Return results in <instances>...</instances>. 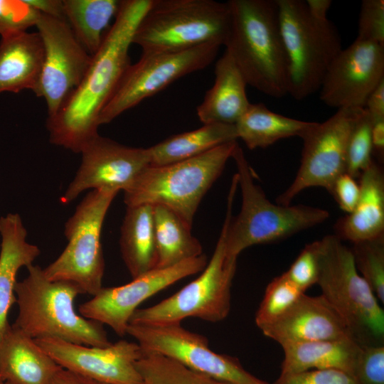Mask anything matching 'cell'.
<instances>
[{"mask_svg":"<svg viewBox=\"0 0 384 384\" xmlns=\"http://www.w3.org/2000/svg\"><path fill=\"white\" fill-rule=\"evenodd\" d=\"M361 110H337L323 122H314L300 138L303 148L297 175L276 199L291 205L294 198L310 187H321L330 194L335 181L346 173L348 139Z\"/></svg>","mask_w":384,"mask_h":384,"instance_id":"cell-13","label":"cell"},{"mask_svg":"<svg viewBox=\"0 0 384 384\" xmlns=\"http://www.w3.org/2000/svg\"><path fill=\"white\" fill-rule=\"evenodd\" d=\"M372 126L370 116L362 110L352 129L346 151V173L354 178H359L373 161Z\"/></svg>","mask_w":384,"mask_h":384,"instance_id":"cell-34","label":"cell"},{"mask_svg":"<svg viewBox=\"0 0 384 384\" xmlns=\"http://www.w3.org/2000/svg\"><path fill=\"white\" fill-rule=\"evenodd\" d=\"M0 384H6V383H4L3 382L0 381Z\"/></svg>","mask_w":384,"mask_h":384,"instance_id":"cell-47","label":"cell"},{"mask_svg":"<svg viewBox=\"0 0 384 384\" xmlns=\"http://www.w3.org/2000/svg\"><path fill=\"white\" fill-rule=\"evenodd\" d=\"M44 48L41 75L33 92L46 103L48 117L58 112L84 77L92 55L67 21L41 14L36 25Z\"/></svg>","mask_w":384,"mask_h":384,"instance_id":"cell-14","label":"cell"},{"mask_svg":"<svg viewBox=\"0 0 384 384\" xmlns=\"http://www.w3.org/2000/svg\"><path fill=\"white\" fill-rule=\"evenodd\" d=\"M364 109L373 122L384 119V79L371 92L366 102Z\"/></svg>","mask_w":384,"mask_h":384,"instance_id":"cell-41","label":"cell"},{"mask_svg":"<svg viewBox=\"0 0 384 384\" xmlns=\"http://www.w3.org/2000/svg\"><path fill=\"white\" fill-rule=\"evenodd\" d=\"M305 4L309 14L315 19L324 21L327 18L332 1L331 0H306Z\"/></svg>","mask_w":384,"mask_h":384,"instance_id":"cell-45","label":"cell"},{"mask_svg":"<svg viewBox=\"0 0 384 384\" xmlns=\"http://www.w3.org/2000/svg\"><path fill=\"white\" fill-rule=\"evenodd\" d=\"M321 240L306 244L284 273L305 292L317 284L320 272Z\"/></svg>","mask_w":384,"mask_h":384,"instance_id":"cell-35","label":"cell"},{"mask_svg":"<svg viewBox=\"0 0 384 384\" xmlns=\"http://www.w3.org/2000/svg\"><path fill=\"white\" fill-rule=\"evenodd\" d=\"M272 384H358L350 374L337 369L310 370L279 375Z\"/></svg>","mask_w":384,"mask_h":384,"instance_id":"cell-39","label":"cell"},{"mask_svg":"<svg viewBox=\"0 0 384 384\" xmlns=\"http://www.w3.org/2000/svg\"><path fill=\"white\" fill-rule=\"evenodd\" d=\"M238 144L233 141L191 159L149 165L124 191V203L127 207L164 206L192 226L202 198L221 175Z\"/></svg>","mask_w":384,"mask_h":384,"instance_id":"cell-5","label":"cell"},{"mask_svg":"<svg viewBox=\"0 0 384 384\" xmlns=\"http://www.w3.org/2000/svg\"><path fill=\"white\" fill-rule=\"evenodd\" d=\"M230 26L228 2L152 0L132 43L142 53L180 52L204 44L224 46Z\"/></svg>","mask_w":384,"mask_h":384,"instance_id":"cell-6","label":"cell"},{"mask_svg":"<svg viewBox=\"0 0 384 384\" xmlns=\"http://www.w3.org/2000/svg\"><path fill=\"white\" fill-rule=\"evenodd\" d=\"M48 384H105L80 373L61 368Z\"/></svg>","mask_w":384,"mask_h":384,"instance_id":"cell-43","label":"cell"},{"mask_svg":"<svg viewBox=\"0 0 384 384\" xmlns=\"http://www.w3.org/2000/svg\"><path fill=\"white\" fill-rule=\"evenodd\" d=\"M383 79L384 46L356 38L330 65L319 98L337 110H363L368 96Z\"/></svg>","mask_w":384,"mask_h":384,"instance_id":"cell-16","label":"cell"},{"mask_svg":"<svg viewBox=\"0 0 384 384\" xmlns=\"http://www.w3.org/2000/svg\"><path fill=\"white\" fill-rule=\"evenodd\" d=\"M147 384H228L195 372L164 356L144 352L136 363Z\"/></svg>","mask_w":384,"mask_h":384,"instance_id":"cell-31","label":"cell"},{"mask_svg":"<svg viewBox=\"0 0 384 384\" xmlns=\"http://www.w3.org/2000/svg\"><path fill=\"white\" fill-rule=\"evenodd\" d=\"M351 250L358 272L383 304L384 235L353 242Z\"/></svg>","mask_w":384,"mask_h":384,"instance_id":"cell-33","label":"cell"},{"mask_svg":"<svg viewBox=\"0 0 384 384\" xmlns=\"http://www.w3.org/2000/svg\"><path fill=\"white\" fill-rule=\"evenodd\" d=\"M127 334L137 341L143 351L164 356L219 381L228 384H270L249 373L236 357L212 351L204 336L186 329L181 324H129Z\"/></svg>","mask_w":384,"mask_h":384,"instance_id":"cell-12","label":"cell"},{"mask_svg":"<svg viewBox=\"0 0 384 384\" xmlns=\"http://www.w3.org/2000/svg\"><path fill=\"white\" fill-rule=\"evenodd\" d=\"M220 47L208 43L180 52L142 53L140 59L130 64L124 73L101 112L100 126L110 123L176 80L206 68L215 60Z\"/></svg>","mask_w":384,"mask_h":384,"instance_id":"cell-11","label":"cell"},{"mask_svg":"<svg viewBox=\"0 0 384 384\" xmlns=\"http://www.w3.org/2000/svg\"><path fill=\"white\" fill-rule=\"evenodd\" d=\"M206 265L207 257L202 254L171 267L153 269L127 284L102 287L80 306L79 312L124 336L132 316L143 302L178 280L201 272Z\"/></svg>","mask_w":384,"mask_h":384,"instance_id":"cell-15","label":"cell"},{"mask_svg":"<svg viewBox=\"0 0 384 384\" xmlns=\"http://www.w3.org/2000/svg\"><path fill=\"white\" fill-rule=\"evenodd\" d=\"M359 180L360 196L355 208L334 225V235L353 243L384 235L383 169L373 161Z\"/></svg>","mask_w":384,"mask_h":384,"instance_id":"cell-22","label":"cell"},{"mask_svg":"<svg viewBox=\"0 0 384 384\" xmlns=\"http://www.w3.org/2000/svg\"><path fill=\"white\" fill-rule=\"evenodd\" d=\"M26 268L28 276L14 287L18 314L13 325L33 339L55 338L99 347L112 343L103 324L75 311V299L83 294L77 284L50 280L38 265Z\"/></svg>","mask_w":384,"mask_h":384,"instance_id":"cell-4","label":"cell"},{"mask_svg":"<svg viewBox=\"0 0 384 384\" xmlns=\"http://www.w3.org/2000/svg\"><path fill=\"white\" fill-rule=\"evenodd\" d=\"M0 250H1V242H0Z\"/></svg>","mask_w":384,"mask_h":384,"instance_id":"cell-48","label":"cell"},{"mask_svg":"<svg viewBox=\"0 0 384 384\" xmlns=\"http://www.w3.org/2000/svg\"><path fill=\"white\" fill-rule=\"evenodd\" d=\"M61 368L14 325L0 339V378L6 384H48Z\"/></svg>","mask_w":384,"mask_h":384,"instance_id":"cell-20","label":"cell"},{"mask_svg":"<svg viewBox=\"0 0 384 384\" xmlns=\"http://www.w3.org/2000/svg\"><path fill=\"white\" fill-rule=\"evenodd\" d=\"M157 252L156 268H165L201 255L203 248L191 233L192 226L171 209L154 206Z\"/></svg>","mask_w":384,"mask_h":384,"instance_id":"cell-29","label":"cell"},{"mask_svg":"<svg viewBox=\"0 0 384 384\" xmlns=\"http://www.w3.org/2000/svg\"><path fill=\"white\" fill-rule=\"evenodd\" d=\"M284 272L267 286L263 298L255 313V321L261 329L285 314L304 294Z\"/></svg>","mask_w":384,"mask_h":384,"instance_id":"cell-32","label":"cell"},{"mask_svg":"<svg viewBox=\"0 0 384 384\" xmlns=\"http://www.w3.org/2000/svg\"><path fill=\"white\" fill-rule=\"evenodd\" d=\"M120 231L122 257L132 279L155 269L157 252L154 206L127 207Z\"/></svg>","mask_w":384,"mask_h":384,"instance_id":"cell-26","label":"cell"},{"mask_svg":"<svg viewBox=\"0 0 384 384\" xmlns=\"http://www.w3.org/2000/svg\"><path fill=\"white\" fill-rule=\"evenodd\" d=\"M26 1L41 14L65 21L63 0H26Z\"/></svg>","mask_w":384,"mask_h":384,"instance_id":"cell-42","label":"cell"},{"mask_svg":"<svg viewBox=\"0 0 384 384\" xmlns=\"http://www.w3.org/2000/svg\"><path fill=\"white\" fill-rule=\"evenodd\" d=\"M44 57L38 32L23 31L1 37L0 41V93L34 91Z\"/></svg>","mask_w":384,"mask_h":384,"instance_id":"cell-24","label":"cell"},{"mask_svg":"<svg viewBox=\"0 0 384 384\" xmlns=\"http://www.w3.org/2000/svg\"><path fill=\"white\" fill-rule=\"evenodd\" d=\"M232 158L237 167L230 187L225 226L228 257L258 244L274 242L326 221L329 213L306 205L272 203L255 182V173L238 144Z\"/></svg>","mask_w":384,"mask_h":384,"instance_id":"cell-2","label":"cell"},{"mask_svg":"<svg viewBox=\"0 0 384 384\" xmlns=\"http://www.w3.org/2000/svg\"><path fill=\"white\" fill-rule=\"evenodd\" d=\"M61 367L105 384H139L136 368L144 351L137 343L120 340L108 346L76 344L55 338L34 339Z\"/></svg>","mask_w":384,"mask_h":384,"instance_id":"cell-18","label":"cell"},{"mask_svg":"<svg viewBox=\"0 0 384 384\" xmlns=\"http://www.w3.org/2000/svg\"><path fill=\"white\" fill-rule=\"evenodd\" d=\"M213 86L197 107V115L203 124H235L250 102L246 94L247 82L227 51L216 61Z\"/></svg>","mask_w":384,"mask_h":384,"instance_id":"cell-23","label":"cell"},{"mask_svg":"<svg viewBox=\"0 0 384 384\" xmlns=\"http://www.w3.org/2000/svg\"><path fill=\"white\" fill-rule=\"evenodd\" d=\"M331 195L340 208L347 214L355 208L360 196V186L354 178L346 173L341 174L334 182Z\"/></svg>","mask_w":384,"mask_h":384,"instance_id":"cell-40","label":"cell"},{"mask_svg":"<svg viewBox=\"0 0 384 384\" xmlns=\"http://www.w3.org/2000/svg\"><path fill=\"white\" fill-rule=\"evenodd\" d=\"M353 378L358 384H384V345L361 347Z\"/></svg>","mask_w":384,"mask_h":384,"instance_id":"cell-38","label":"cell"},{"mask_svg":"<svg viewBox=\"0 0 384 384\" xmlns=\"http://www.w3.org/2000/svg\"><path fill=\"white\" fill-rule=\"evenodd\" d=\"M0 381L2 382L1 378H0Z\"/></svg>","mask_w":384,"mask_h":384,"instance_id":"cell-49","label":"cell"},{"mask_svg":"<svg viewBox=\"0 0 384 384\" xmlns=\"http://www.w3.org/2000/svg\"><path fill=\"white\" fill-rule=\"evenodd\" d=\"M313 122L275 113L263 103H250L235 126L238 139L252 150L268 147L283 139L301 137Z\"/></svg>","mask_w":384,"mask_h":384,"instance_id":"cell-28","label":"cell"},{"mask_svg":"<svg viewBox=\"0 0 384 384\" xmlns=\"http://www.w3.org/2000/svg\"><path fill=\"white\" fill-rule=\"evenodd\" d=\"M107 188L91 190L64 225L68 244L43 272L50 280L77 284L82 293L95 296L102 288L105 260L101 243L107 210L119 193Z\"/></svg>","mask_w":384,"mask_h":384,"instance_id":"cell-9","label":"cell"},{"mask_svg":"<svg viewBox=\"0 0 384 384\" xmlns=\"http://www.w3.org/2000/svg\"><path fill=\"white\" fill-rule=\"evenodd\" d=\"M281 346L319 340L353 338L336 311L321 294H303L273 323L260 329Z\"/></svg>","mask_w":384,"mask_h":384,"instance_id":"cell-19","label":"cell"},{"mask_svg":"<svg viewBox=\"0 0 384 384\" xmlns=\"http://www.w3.org/2000/svg\"><path fill=\"white\" fill-rule=\"evenodd\" d=\"M225 231L223 225L213 255L196 279L156 304L137 309L129 324L165 326L181 324L189 317L210 322L225 319L230 310L237 266V259L226 255Z\"/></svg>","mask_w":384,"mask_h":384,"instance_id":"cell-10","label":"cell"},{"mask_svg":"<svg viewBox=\"0 0 384 384\" xmlns=\"http://www.w3.org/2000/svg\"><path fill=\"white\" fill-rule=\"evenodd\" d=\"M224 43L247 85L279 98L288 94V60L277 0H229Z\"/></svg>","mask_w":384,"mask_h":384,"instance_id":"cell-3","label":"cell"},{"mask_svg":"<svg viewBox=\"0 0 384 384\" xmlns=\"http://www.w3.org/2000/svg\"><path fill=\"white\" fill-rule=\"evenodd\" d=\"M139 384H147V383H146L144 381H143V382H142V383H139Z\"/></svg>","mask_w":384,"mask_h":384,"instance_id":"cell-46","label":"cell"},{"mask_svg":"<svg viewBox=\"0 0 384 384\" xmlns=\"http://www.w3.org/2000/svg\"><path fill=\"white\" fill-rule=\"evenodd\" d=\"M321 295L336 311L361 346L384 345V311L358 272L351 248L335 235L321 239Z\"/></svg>","mask_w":384,"mask_h":384,"instance_id":"cell-7","label":"cell"},{"mask_svg":"<svg viewBox=\"0 0 384 384\" xmlns=\"http://www.w3.org/2000/svg\"><path fill=\"white\" fill-rule=\"evenodd\" d=\"M237 140L235 124H206L193 131L171 136L147 148L150 165L161 166L191 159Z\"/></svg>","mask_w":384,"mask_h":384,"instance_id":"cell-27","label":"cell"},{"mask_svg":"<svg viewBox=\"0 0 384 384\" xmlns=\"http://www.w3.org/2000/svg\"><path fill=\"white\" fill-rule=\"evenodd\" d=\"M356 39L384 46V1L363 0Z\"/></svg>","mask_w":384,"mask_h":384,"instance_id":"cell-37","label":"cell"},{"mask_svg":"<svg viewBox=\"0 0 384 384\" xmlns=\"http://www.w3.org/2000/svg\"><path fill=\"white\" fill-rule=\"evenodd\" d=\"M120 4L119 0H63L65 21L90 55L100 47Z\"/></svg>","mask_w":384,"mask_h":384,"instance_id":"cell-30","label":"cell"},{"mask_svg":"<svg viewBox=\"0 0 384 384\" xmlns=\"http://www.w3.org/2000/svg\"><path fill=\"white\" fill-rule=\"evenodd\" d=\"M361 347L353 338L328 339L282 346L284 358L280 375L310 370L337 369L353 377Z\"/></svg>","mask_w":384,"mask_h":384,"instance_id":"cell-25","label":"cell"},{"mask_svg":"<svg viewBox=\"0 0 384 384\" xmlns=\"http://www.w3.org/2000/svg\"><path fill=\"white\" fill-rule=\"evenodd\" d=\"M41 14L26 0H0V36L26 31L36 26Z\"/></svg>","mask_w":384,"mask_h":384,"instance_id":"cell-36","label":"cell"},{"mask_svg":"<svg viewBox=\"0 0 384 384\" xmlns=\"http://www.w3.org/2000/svg\"><path fill=\"white\" fill-rule=\"evenodd\" d=\"M0 339L10 326L7 317L16 302L14 287L16 274L22 267L33 264L39 256V247L28 242V232L18 213L0 217Z\"/></svg>","mask_w":384,"mask_h":384,"instance_id":"cell-21","label":"cell"},{"mask_svg":"<svg viewBox=\"0 0 384 384\" xmlns=\"http://www.w3.org/2000/svg\"><path fill=\"white\" fill-rule=\"evenodd\" d=\"M80 154V166L60 199L63 205L89 189L124 191L150 165L147 148L128 146L100 134Z\"/></svg>","mask_w":384,"mask_h":384,"instance_id":"cell-17","label":"cell"},{"mask_svg":"<svg viewBox=\"0 0 384 384\" xmlns=\"http://www.w3.org/2000/svg\"><path fill=\"white\" fill-rule=\"evenodd\" d=\"M373 153H375L380 159L384 154V119L373 122L371 131Z\"/></svg>","mask_w":384,"mask_h":384,"instance_id":"cell-44","label":"cell"},{"mask_svg":"<svg viewBox=\"0 0 384 384\" xmlns=\"http://www.w3.org/2000/svg\"><path fill=\"white\" fill-rule=\"evenodd\" d=\"M152 0L121 1L113 24L106 32L82 80L61 108L46 120L51 144L80 154L99 134L101 112L130 65L134 34Z\"/></svg>","mask_w":384,"mask_h":384,"instance_id":"cell-1","label":"cell"},{"mask_svg":"<svg viewBox=\"0 0 384 384\" xmlns=\"http://www.w3.org/2000/svg\"><path fill=\"white\" fill-rule=\"evenodd\" d=\"M288 60V94L302 100L318 92L330 65L342 50L336 26L314 18L305 1L277 0Z\"/></svg>","mask_w":384,"mask_h":384,"instance_id":"cell-8","label":"cell"}]
</instances>
